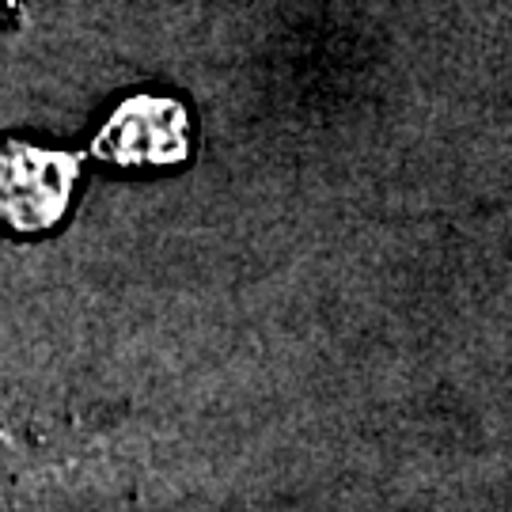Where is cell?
I'll return each mask as SVG.
<instances>
[{
  "label": "cell",
  "instance_id": "6da1fadb",
  "mask_svg": "<svg viewBox=\"0 0 512 512\" xmlns=\"http://www.w3.org/2000/svg\"><path fill=\"white\" fill-rule=\"evenodd\" d=\"M65 186H69L65 156L12 148V156L0 164V209L19 228L50 224L65 205Z\"/></svg>",
  "mask_w": 512,
  "mask_h": 512
}]
</instances>
